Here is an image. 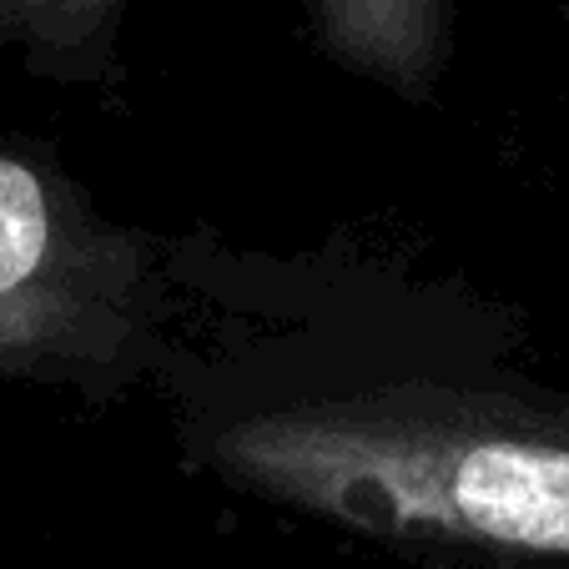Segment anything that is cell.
Wrapping results in <instances>:
<instances>
[{
    "instance_id": "obj_1",
    "label": "cell",
    "mask_w": 569,
    "mask_h": 569,
    "mask_svg": "<svg viewBox=\"0 0 569 569\" xmlns=\"http://www.w3.org/2000/svg\"><path fill=\"white\" fill-rule=\"evenodd\" d=\"M151 378L182 473L423 569H569V388L515 308L403 242L167 232Z\"/></svg>"
},
{
    "instance_id": "obj_2",
    "label": "cell",
    "mask_w": 569,
    "mask_h": 569,
    "mask_svg": "<svg viewBox=\"0 0 569 569\" xmlns=\"http://www.w3.org/2000/svg\"><path fill=\"white\" fill-rule=\"evenodd\" d=\"M167 333V232L111 217L51 141L0 131V383L117 409L151 393Z\"/></svg>"
},
{
    "instance_id": "obj_3",
    "label": "cell",
    "mask_w": 569,
    "mask_h": 569,
    "mask_svg": "<svg viewBox=\"0 0 569 569\" xmlns=\"http://www.w3.org/2000/svg\"><path fill=\"white\" fill-rule=\"evenodd\" d=\"M322 61L403 107H439L459 51V0H302Z\"/></svg>"
},
{
    "instance_id": "obj_4",
    "label": "cell",
    "mask_w": 569,
    "mask_h": 569,
    "mask_svg": "<svg viewBox=\"0 0 569 569\" xmlns=\"http://www.w3.org/2000/svg\"><path fill=\"white\" fill-rule=\"evenodd\" d=\"M131 0H0V56H16L26 76L66 91H87L117 107L127 91Z\"/></svg>"
},
{
    "instance_id": "obj_5",
    "label": "cell",
    "mask_w": 569,
    "mask_h": 569,
    "mask_svg": "<svg viewBox=\"0 0 569 569\" xmlns=\"http://www.w3.org/2000/svg\"><path fill=\"white\" fill-rule=\"evenodd\" d=\"M559 6V21H565V31H569V0H555Z\"/></svg>"
}]
</instances>
